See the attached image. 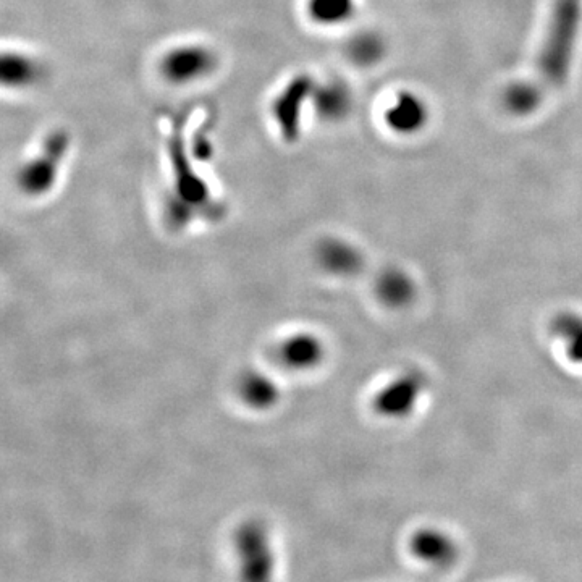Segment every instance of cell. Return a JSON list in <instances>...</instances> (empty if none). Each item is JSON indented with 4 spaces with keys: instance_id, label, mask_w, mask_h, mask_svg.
Listing matches in <instances>:
<instances>
[{
    "instance_id": "cell-2",
    "label": "cell",
    "mask_w": 582,
    "mask_h": 582,
    "mask_svg": "<svg viewBox=\"0 0 582 582\" xmlns=\"http://www.w3.org/2000/svg\"><path fill=\"white\" fill-rule=\"evenodd\" d=\"M429 392V377L408 367L387 380L372 398L374 411L388 421H405L416 414Z\"/></svg>"
},
{
    "instance_id": "cell-9",
    "label": "cell",
    "mask_w": 582,
    "mask_h": 582,
    "mask_svg": "<svg viewBox=\"0 0 582 582\" xmlns=\"http://www.w3.org/2000/svg\"><path fill=\"white\" fill-rule=\"evenodd\" d=\"M44 78V67L36 57L20 51H5L0 62V80L13 91L38 86Z\"/></svg>"
},
{
    "instance_id": "cell-8",
    "label": "cell",
    "mask_w": 582,
    "mask_h": 582,
    "mask_svg": "<svg viewBox=\"0 0 582 582\" xmlns=\"http://www.w3.org/2000/svg\"><path fill=\"white\" fill-rule=\"evenodd\" d=\"M376 295L388 309L403 311L413 306L418 298V282L403 267L390 266L377 277Z\"/></svg>"
},
{
    "instance_id": "cell-5",
    "label": "cell",
    "mask_w": 582,
    "mask_h": 582,
    "mask_svg": "<svg viewBox=\"0 0 582 582\" xmlns=\"http://www.w3.org/2000/svg\"><path fill=\"white\" fill-rule=\"evenodd\" d=\"M316 85L313 76L301 73L293 76L274 97L270 117L283 143L295 144L300 141L304 114L308 106H313Z\"/></svg>"
},
{
    "instance_id": "cell-6",
    "label": "cell",
    "mask_w": 582,
    "mask_h": 582,
    "mask_svg": "<svg viewBox=\"0 0 582 582\" xmlns=\"http://www.w3.org/2000/svg\"><path fill=\"white\" fill-rule=\"evenodd\" d=\"M219 55L201 43H185L172 47L159 60V73L169 85H198L216 73Z\"/></svg>"
},
{
    "instance_id": "cell-7",
    "label": "cell",
    "mask_w": 582,
    "mask_h": 582,
    "mask_svg": "<svg viewBox=\"0 0 582 582\" xmlns=\"http://www.w3.org/2000/svg\"><path fill=\"white\" fill-rule=\"evenodd\" d=\"M410 552L426 565L448 568L460 557L458 542L439 528H421L410 537Z\"/></svg>"
},
{
    "instance_id": "cell-10",
    "label": "cell",
    "mask_w": 582,
    "mask_h": 582,
    "mask_svg": "<svg viewBox=\"0 0 582 582\" xmlns=\"http://www.w3.org/2000/svg\"><path fill=\"white\" fill-rule=\"evenodd\" d=\"M317 258L330 274L337 277H355L364 269V254L358 246L340 238H329L319 246Z\"/></svg>"
},
{
    "instance_id": "cell-11",
    "label": "cell",
    "mask_w": 582,
    "mask_h": 582,
    "mask_svg": "<svg viewBox=\"0 0 582 582\" xmlns=\"http://www.w3.org/2000/svg\"><path fill=\"white\" fill-rule=\"evenodd\" d=\"M550 335L557 340L571 364L582 366V313L561 311L550 321Z\"/></svg>"
},
{
    "instance_id": "cell-17",
    "label": "cell",
    "mask_w": 582,
    "mask_h": 582,
    "mask_svg": "<svg viewBox=\"0 0 582 582\" xmlns=\"http://www.w3.org/2000/svg\"><path fill=\"white\" fill-rule=\"evenodd\" d=\"M348 52H350V57L355 64L361 65V67H369V65L376 64L377 60L380 59V55L384 54V46L376 36L361 34L350 44Z\"/></svg>"
},
{
    "instance_id": "cell-16",
    "label": "cell",
    "mask_w": 582,
    "mask_h": 582,
    "mask_svg": "<svg viewBox=\"0 0 582 582\" xmlns=\"http://www.w3.org/2000/svg\"><path fill=\"white\" fill-rule=\"evenodd\" d=\"M241 393L249 405L267 408L277 400V387L262 374H249L241 382Z\"/></svg>"
},
{
    "instance_id": "cell-15",
    "label": "cell",
    "mask_w": 582,
    "mask_h": 582,
    "mask_svg": "<svg viewBox=\"0 0 582 582\" xmlns=\"http://www.w3.org/2000/svg\"><path fill=\"white\" fill-rule=\"evenodd\" d=\"M426 120V107L413 96H403L387 112V122L393 130L411 133Z\"/></svg>"
},
{
    "instance_id": "cell-14",
    "label": "cell",
    "mask_w": 582,
    "mask_h": 582,
    "mask_svg": "<svg viewBox=\"0 0 582 582\" xmlns=\"http://www.w3.org/2000/svg\"><path fill=\"white\" fill-rule=\"evenodd\" d=\"M355 12V0H306L309 20L324 28L343 25L353 18Z\"/></svg>"
},
{
    "instance_id": "cell-3",
    "label": "cell",
    "mask_w": 582,
    "mask_h": 582,
    "mask_svg": "<svg viewBox=\"0 0 582 582\" xmlns=\"http://www.w3.org/2000/svg\"><path fill=\"white\" fill-rule=\"evenodd\" d=\"M72 149V136L65 130L52 131L43 148L18 172V186L28 196H44L59 180L60 170Z\"/></svg>"
},
{
    "instance_id": "cell-4",
    "label": "cell",
    "mask_w": 582,
    "mask_h": 582,
    "mask_svg": "<svg viewBox=\"0 0 582 582\" xmlns=\"http://www.w3.org/2000/svg\"><path fill=\"white\" fill-rule=\"evenodd\" d=\"M235 547L238 582H277V557L262 524H243L235 537Z\"/></svg>"
},
{
    "instance_id": "cell-18",
    "label": "cell",
    "mask_w": 582,
    "mask_h": 582,
    "mask_svg": "<svg viewBox=\"0 0 582 582\" xmlns=\"http://www.w3.org/2000/svg\"><path fill=\"white\" fill-rule=\"evenodd\" d=\"M508 102L513 109L518 110V112H526V110L531 109L534 104H536V99H534V91L529 88H518L516 91H511L510 96H508Z\"/></svg>"
},
{
    "instance_id": "cell-13",
    "label": "cell",
    "mask_w": 582,
    "mask_h": 582,
    "mask_svg": "<svg viewBox=\"0 0 582 582\" xmlns=\"http://www.w3.org/2000/svg\"><path fill=\"white\" fill-rule=\"evenodd\" d=\"M283 364L293 369H313L324 359V343L311 334H300L282 342L279 348Z\"/></svg>"
},
{
    "instance_id": "cell-12",
    "label": "cell",
    "mask_w": 582,
    "mask_h": 582,
    "mask_svg": "<svg viewBox=\"0 0 582 582\" xmlns=\"http://www.w3.org/2000/svg\"><path fill=\"white\" fill-rule=\"evenodd\" d=\"M351 99L350 89L340 81H329L324 85H316L313 96V107L319 119L325 122H340L350 114Z\"/></svg>"
},
{
    "instance_id": "cell-1",
    "label": "cell",
    "mask_w": 582,
    "mask_h": 582,
    "mask_svg": "<svg viewBox=\"0 0 582 582\" xmlns=\"http://www.w3.org/2000/svg\"><path fill=\"white\" fill-rule=\"evenodd\" d=\"M183 128V127H182ZM182 128L170 140V157L173 167V193L170 194L167 211L169 219L182 225L191 222L199 212L206 211L211 204V191L203 178L191 167L190 152L186 149Z\"/></svg>"
}]
</instances>
